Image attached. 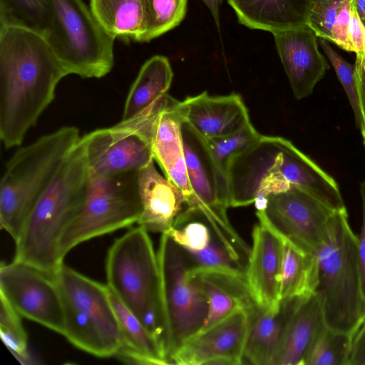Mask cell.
I'll return each instance as SVG.
<instances>
[{
	"label": "cell",
	"instance_id": "6da1fadb",
	"mask_svg": "<svg viewBox=\"0 0 365 365\" xmlns=\"http://www.w3.org/2000/svg\"><path fill=\"white\" fill-rule=\"evenodd\" d=\"M66 76L45 36L0 26V138L5 148L21 145Z\"/></svg>",
	"mask_w": 365,
	"mask_h": 365
},
{
	"label": "cell",
	"instance_id": "7a4b0ae2",
	"mask_svg": "<svg viewBox=\"0 0 365 365\" xmlns=\"http://www.w3.org/2000/svg\"><path fill=\"white\" fill-rule=\"evenodd\" d=\"M90 175L81 137L27 217L14 241L13 260L55 274L63 264L59 240L83 203Z\"/></svg>",
	"mask_w": 365,
	"mask_h": 365
},
{
	"label": "cell",
	"instance_id": "3957f363",
	"mask_svg": "<svg viewBox=\"0 0 365 365\" xmlns=\"http://www.w3.org/2000/svg\"><path fill=\"white\" fill-rule=\"evenodd\" d=\"M318 265L315 295L331 329L354 335L365 321L358 259V237L346 209L331 217L324 240L314 253Z\"/></svg>",
	"mask_w": 365,
	"mask_h": 365
},
{
	"label": "cell",
	"instance_id": "277c9868",
	"mask_svg": "<svg viewBox=\"0 0 365 365\" xmlns=\"http://www.w3.org/2000/svg\"><path fill=\"white\" fill-rule=\"evenodd\" d=\"M74 126H63L18 149L0 182V224L15 241L39 197L80 140Z\"/></svg>",
	"mask_w": 365,
	"mask_h": 365
},
{
	"label": "cell",
	"instance_id": "5b68a950",
	"mask_svg": "<svg viewBox=\"0 0 365 365\" xmlns=\"http://www.w3.org/2000/svg\"><path fill=\"white\" fill-rule=\"evenodd\" d=\"M148 232L138 225L118 238L108 251L106 274L108 289L163 347L160 269Z\"/></svg>",
	"mask_w": 365,
	"mask_h": 365
},
{
	"label": "cell",
	"instance_id": "8992f818",
	"mask_svg": "<svg viewBox=\"0 0 365 365\" xmlns=\"http://www.w3.org/2000/svg\"><path fill=\"white\" fill-rule=\"evenodd\" d=\"M65 317L63 336L93 356H116L122 336L107 285L63 264L55 272Z\"/></svg>",
	"mask_w": 365,
	"mask_h": 365
},
{
	"label": "cell",
	"instance_id": "52a82bcc",
	"mask_svg": "<svg viewBox=\"0 0 365 365\" xmlns=\"http://www.w3.org/2000/svg\"><path fill=\"white\" fill-rule=\"evenodd\" d=\"M52 15L45 38L67 72L99 78L114 65L115 38L83 0H51Z\"/></svg>",
	"mask_w": 365,
	"mask_h": 365
},
{
	"label": "cell",
	"instance_id": "ba28073f",
	"mask_svg": "<svg viewBox=\"0 0 365 365\" xmlns=\"http://www.w3.org/2000/svg\"><path fill=\"white\" fill-rule=\"evenodd\" d=\"M157 254L164 325L163 348L170 364L179 347L202 329L208 306L200 286L189 274L193 266L190 252L163 233Z\"/></svg>",
	"mask_w": 365,
	"mask_h": 365
},
{
	"label": "cell",
	"instance_id": "9c48e42d",
	"mask_svg": "<svg viewBox=\"0 0 365 365\" xmlns=\"http://www.w3.org/2000/svg\"><path fill=\"white\" fill-rule=\"evenodd\" d=\"M138 172L91 173L83 203L59 240L63 261L78 245L138 222L142 210Z\"/></svg>",
	"mask_w": 365,
	"mask_h": 365
},
{
	"label": "cell",
	"instance_id": "30bf717a",
	"mask_svg": "<svg viewBox=\"0 0 365 365\" xmlns=\"http://www.w3.org/2000/svg\"><path fill=\"white\" fill-rule=\"evenodd\" d=\"M255 203L259 222L312 254L324 240L329 221L336 212L296 187L269 195Z\"/></svg>",
	"mask_w": 365,
	"mask_h": 365
},
{
	"label": "cell",
	"instance_id": "8fae6325",
	"mask_svg": "<svg viewBox=\"0 0 365 365\" xmlns=\"http://www.w3.org/2000/svg\"><path fill=\"white\" fill-rule=\"evenodd\" d=\"M284 138L262 135L230 161L226 175L230 207L247 206L291 189L284 172Z\"/></svg>",
	"mask_w": 365,
	"mask_h": 365
},
{
	"label": "cell",
	"instance_id": "7c38bea8",
	"mask_svg": "<svg viewBox=\"0 0 365 365\" xmlns=\"http://www.w3.org/2000/svg\"><path fill=\"white\" fill-rule=\"evenodd\" d=\"M185 120L182 101L167 93L145 111L121 121L146 140L155 161L165 176L182 190L187 202L192 192L186 170L181 130Z\"/></svg>",
	"mask_w": 365,
	"mask_h": 365
},
{
	"label": "cell",
	"instance_id": "4fadbf2b",
	"mask_svg": "<svg viewBox=\"0 0 365 365\" xmlns=\"http://www.w3.org/2000/svg\"><path fill=\"white\" fill-rule=\"evenodd\" d=\"M0 294L21 317L63 335V306L54 274L21 262H1Z\"/></svg>",
	"mask_w": 365,
	"mask_h": 365
},
{
	"label": "cell",
	"instance_id": "5bb4252c",
	"mask_svg": "<svg viewBox=\"0 0 365 365\" xmlns=\"http://www.w3.org/2000/svg\"><path fill=\"white\" fill-rule=\"evenodd\" d=\"M250 322L247 310H235L186 340L172 356L170 364H242Z\"/></svg>",
	"mask_w": 365,
	"mask_h": 365
},
{
	"label": "cell",
	"instance_id": "9a60e30c",
	"mask_svg": "<svg viewBox=\"0 0 365 365\" xmlns=\"http://www.w3.org/2000/svg\"><path fill=\"white\" fill-rule=\"evenodd\" d=\"M92 174L115 175L138 172L154 161L149 143L138 133L120 121L81 137Z\"/></svg>",
	"mask_w": 365,
	"mask_h": 365
},
{
	"label": "cell",
	"instance_id": "2e32d148",
	"mask_svg": "<svg viewBox=\"0 0 365 365\" xmlns=\"http://www.w3.org/2000/svg\"><path fill=\"white\" fill-rule=\"evenodd\" d=\"M272 34L295 98L309 96L329 68L319 51V37L307 24Z\"/></svg>",
	"mask_w": 365,
	"mask_h": 365
},
{
	"label": "cell",
	"instance_id": "e0dca14e",
	"mask_svg": "<svg viewBox=\"0 0 365 365\" xmlns=\"http://www.w3.org/2000/svg\"><path fill=\"white\" fill-rule=\"evenodd\" d=\"M252 238V245L245 266L247 285L259 308H275L280 302L282 239L259 222L253 228Z\"/></svg>",
	"mask_w": 365,
	"mask_h": 365
},
{
	"label": "cell",
	"instance_id": "ac0fdd59",
	"mask_svg": "<svg viewBox=\"0 0 365 365\" xmlns=\"http://www.w3.org/2000/svg\"><path fill=\"white\" fill-rule=\"evenodd\" d=\"M154 161L138 172L142 210L137 224L148 232L163 234L173 226L187 205V197L180 188L158 171Z\"/></svg>",
	"mask_w": 365,
	"mask_h": 365
},
{
	"label": "cell",
	"instance_id": "d6986e66",
	"mask_svg": "<svg viewBox=\"0 0 365 365\" xmlns=\"http://www.w3.org/2000/svg\"><path fill=\"white\" fill-rule=\"evenodd\" d=\"M185 120L205 140L231 134L250 122L240 95L212 96L206 91L182 101Z\"/></svg>",
	"mask_w": 365,
	"mask_h": 365
},
{
	"label": "cell",
	"instance_id": "ffe728a7",
	"mask_svg": "<svg viewBox=\"0 0 365 365\" xmlns=\"http://www.w3.org/2000/svg\"><path fill=\"white\" fill-rule=\"evenodd\" d=\"M307 297H293L281 299L275 308L262 309L258 307L250 314L242 364H274L285 330L294 314Z\"/></svg>",
	"mask_w": 365,
	"mask_h": 365
},
{
	"label": "cell",
	"instance_id": "44dd1931",
	"mask_svg": "<svg viewBox=\"0 0 365 365\" xmlns=\"http://www.w3.org/2000/svg\"><path fill=\"white\" fill-rule=\"evenodd\" d=\"M189 274L197 282L207 302V314L202 329L237 309H244L251 314L258 307L244 274L193 266L189 269Z\"/></svg>",
	"mask_w": 365,
	"mask_h": 365
},
{
	"label": "cell",
	"instance_id": "7402d4cb",
	"mask_svg": "<svg viewBox=\"0 0 365 365\" xmlns=\"http://www.w3.org/2000/svg\"><path fill=\"white\" fill-rule=\"evenodd\" d=\"M238 21L272 34L306 24L307 0H227Z\"/></svg>",
	"mask_w": 365,
	"mask_h": 365
},
{
	"label": "cell",
	"instance_id": "603a6c76",
	"mask_svg": "<svg viewBox=\"0 0 365 365\" xmlns=\"http://www.w3.org/2000/svg\"><path fill=\"white\" fill-rule=\"evenodd\" d=\"M324 324L323 313L317 296L307 297L285 330L274 365H303L314 337Z\"/></svg>",
	"mask_w": 365,
	"mask_h": 365
},
{
	"label": "cell",
	"instance_id": "cb8c5ba5",
	"mask_svg": "<svg viewBox=\"0 0 365 365\" xmlns=\"http://www.w3.org/2000/svg\"><path fill=\"white\" fill-rule=\"evenodd\" d=\"M110 299L122 336V345L116 356L127 363L168 364L160 343L139 319L108 289Z\"/></svg>",
	"mask_w": 365,
	"mask_h": 365
},
{
	"label": "cell",
	"instance_id": "d4e9b609",
	"mask_svg": "<svg viewBox=\"0 0 365 365\" xmlns=\"http://www.w3.org/2000/svg\"><path fill=\"white\" fill-rule=\"evenodd\" d=\"M173 78L169 60L155 55L141 66L124 105L122 120H128L152 106L168 93Z\"/></svg>",
	"mask_w": 365,
	"mask_h": 365
},
{
	"label": "cell",
	"instance_id": "484cf974",
	"mask_svg": "<svg viewBox=\"0 0 365 365\" xmlns=\"http://www.w3.org/2000/svg\"><path fill=\"white\" fill-rule=\"evenodd\" d=\"M281 239L280 300L314 294L318 283V265L315 255L299 248L285 238Z\"/></svg>",
	"mask_w": 365,
	"mask_h": 365
},
{
	"label": "cell",
	"instance_id": "4316f807",
	"mask_svg": "<svg viewBox=\"0 0 365 365\" xmlns=\"http://www.w3.org/2000/svg\"><path fill=\"white\" fill-rule=\"evenodd\" d=\"M89 6L100 24L115 38L140 42L144 0H90Z\"/></svg>",
	"mask_w": 365,
	"mask_h": 365
},
{
	"label": "cell",
	"instance_id": "83f0119b",
	"mask_svg": "<svg viewBox=\"0 0 365 365\" xmlns=\"http://www.w3.org/2000/svg\"><path fill=\"white\" fill-rule=\"evenodd\" d=\"M51 15V0H0V26L21 27L45 36Z\"/></svg>",
	"mask_w": 365,
	"mask_h": 365
},
{
	"label": "cell",
	"instance_id": "f1b7e54d",
	"mask_svg": "<svg viewBox=\"0 0 365 365\" xmlns=\"http://www.w3.org/2000/svg\"><path fill=\"white\" fill-rule=\"evenodd\" d=\"M353 338L324 324L314 337L303 365H348Z\"/></svg>",
	"mask_w": 365,
	"mask_h": 365
},
{
	"label": "cell",
	"instance_id": "f546056e",
	"mask_svg": "<svg viewBox=\"0 0 365 365\" xmlns=\"http://www.w3.org/2000/svg\"><path fill=\"white\" fill-rule=\"evenodd\" d=\"M187 4V0H144L140 42H149L178 26L186 14Z\"/></svg>",
	"mask_w": 365,
	"mask_h": 365
},
{
	"label": "cell",
	"instance_id": "4dcf8cb0",
	"mask_svg": "<svg viewBox=\"0 0 365 365\" xmlns=\"http://www.w3.org/2000/svg\"><path fill=\"white\" fill-rule=\"evenodd\" d=\"M262 135L251 122H249L231 134L206 140L218 169L226 180L227 170L230 161L256 143Z\"/></svg>",
	"mask_w": 365,
	"mask_h": 365
},
{
	"label": "cell",
	"instance_id": "1f68e13d",
	"mask_svg": "<svg viewBox=\"0 0 365 365\" xmlns=\"http://www.w3.org/2000/svg\"><path fill=\"white\" fill-rule=\"evenodd\" d=\"M0 335L11 353L21 363L30 364L28 336L22 325L21 315L0 294Z\"/></svg>",
	"mask_w": 365,
	"mask_h": 365
},
{
	"label": "cell",
	"instance_id": "d6a6232c",
	"mask_svg": "<svg viewBox=\"0 0 365 365\" xmlns=\"http://www.w3.org/2000/svg\"><path fill=\"white\" fill-rule=\"evenodd\" d=\"M319 44L329 60L339 81L346 93L354 111L356 125L360 129L363 117L359 91L356 78L355 64L347 62L326 40L320 38Z\"/></svg>",
	"mask_w": 365,
	"mask_h": 365
},
{
	"label": "cell",
	"instance_id": "836d02e7",
	"mask_svg": "<svg viewBox=\"0 0 365 365\" xmlns=\"http://www.w3.org/2000/svg\"><path fill=\"white\" fill-rule=\"evenodd\" d=\"M190 254L194 267L219 269L245 275V265L235 259L214 235L205 249Z\"/></svg>",
	"mask_w": 365,
	"mask_h": 365
},
{
	"label": "cell",
	"instance_id": "e575fe53",
	"mask_svg": "<svg viewBox=\"0 0 365 365\" xmlns=\"http://www.w3.org/2000/svg\"><path fill=\"white\" fill-rule=\"evenodd\" d=\"M344 0H307L306 24L317 36L332 41L331 31Z\"/></svg>",
	"mask_w": 365,
	"mask_h": 365
},
{
	"label": "cell",
	"instance_id": "d590c367",
	"mask_svg": "<svg viewBox=\"0 0 365 365\" xmlns=\"http://www.w3.org/2000/svg\"><path fill=\"white\" fill-rule=\"evenodd\" d=\"M352 0H344L340 4L331 31L332 41L339 48L350 52L348 42Z\"/></svg>",
	"mask_w": 365,
	"mask_h": 365
},
{
	"label": "cell",
	"instance_id": "8d00e7d4",
	"mask_svg": "<svg viewBox=\"0 0 365 365\" xmlns=\"http://www.w3.org/2000/svg\"><path fill=\"white\" fill-rule=\"evenodd\" d=\"M350 52L356 53L365 50V26L361 21L352 1L351 19L348 31Z\"/></svg>",
	"mask_w": 365,
	"mask_h": 365
},
{
	"label": "cell",
	"instance_id": "74e56055",
	"mask_svg": "<svg viewBox=\"0 0 365 365\" xmlns=\"http://www.w3.org/2000/svg\"><path fill=\"white\" fill-rule=\"evenodd\" d=\"M362 205V222L358 237V259L361 275V290L365 299V182L360 185Z\"/></svg>",
	"mask_w": 365,
	"mask_h": 365
},
{
	"label": "cell",
	"instance_id": "f35d334b",
	"mask_svg": "<svg viewBox=\"0 0 365 365\" xmlns=\"http://www.w3.org/2000/svg\"><path fill=\"white\" fill-rule=\"evenodd\" d=\"M348 365H365V322L354 335Z\"/></svg>",
	"mask_w": 365,
	"mask_h": 365
},
{
	"label": "cell",
	"instance_id": "ab89813d",
	"mask_svg": "<svg viewBox=\"0 0 365 365\" xmlns=\"http://www.w3.org/2000/svg\"><path fill=\"white\" fill-rule=\"evenodd\" d=\"M356 78L359 89L365 96V54L364 51L356 53Z\"/></svg>",
	"mask_w": 365,
	"mask_h": 365
},
{
	"label": "cell",
	"instance_id": "60d3db41",
	"mask_svg": "<svg viewBox=\"0 0 365 365\" xmlns=\"http://www.w3.org/2000/svg\"><path fill=\"white\" fill-rule=\"evenodd\" d=\"M210 9L216 26L220 30V7L222 0H202Z\"/></svg>",
	"mask_w": 365,
	"mask_h": 365
},
{
	"label": "cell",
	"instance_id": "b9f144b4",
	"mask_svg": "<svg viewBox=\"0 0 365 365\" xmlns=\"http://www.w3.org/2000/svg\"><path fill=\"white\" fill-rule=\"evenodd\" d=\"M359 88V87H358ZM359 96H360V102H361V108L362 112V123L360 127V130L361 132V135L363 137V142L365 146V96L364 93L359 89Z\"/></svg>",
	"mask_w": 365,
	"mask_h": 365
},
{
	"label": "cell",
	"instance_id": "7bdbcfd3",
	"mask_svg": "<svg viewBox=\"0 0 365 365\" xmlns=\"http://www.w3.org/2000/svg\"><path fill=\"white\" fill-rule=\"evenodd\" d=\"M353 4L365 26V0H352Z\"/></svg>",
	"mask_w": 365,
	"mask_h": 365
},
{
	"label": "cell",
	"instance_id": "ee69618b",
	"mask_svg": "<svg viewBox=\"0 0 365 365\" xmlns=\"http://www.w3.org/2000/svg\"><path fill=\"white\" fill-rule=\"evenodd\" d=\"M364 54H365V50H364Z\"/></svg>",
	"mask_w": 365,
	"mask_h": 365
},
{
	"label": "cell",
	"instance_id": "f6af8a7d",
	"mask_svg": "<svg viewBox=\"0 0 365 365\" xmlns=\"http://www.w3.org/2000/svg\"><path fill=\"white\" fill-rule=\"evenodd\" d=\"M364 322H365V321H364Z\"/></svg>",
	"mask_w": 365,
	"mask_h": 365
}]
</instances>
